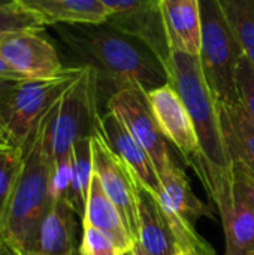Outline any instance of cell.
<instances>
[{
  "instance_id": "cell-28",
  "label": "cell",
  "mask_w": 254,
  "mask_h": 255,
  "mask_svg": "<svg viewBox=\"0 0 254 255\" xmlns=\"http://www.w3.org/2000/svg\"><path fill=\"white\" fill-rule=\"evenodd\" d=\"M18 146L19 145L16 143L15 137L12 136L7 124L4 123L3 117L0 115V151L1 149H10V148H18Z\"/></svg>"
},
{
  "instance_id": "cell-14",
  "label": "cell",
  "mask_w": 254,
  "mask_h": 255,
  "mask_svg": "<svg viewBox=\"0 0 254 255\" xmlns=\"http://www.w3.org/2000/svg\"><path fill=\"white\" fill-rule=\"evenodd\" d=\"M76 214L67 202H52L40 220L27 255H78Z\"/></svg>"
},
{
  "instance_id": "cell-30",
  "label": "cell",
  "mask_w": 254,
  "mask_h": 255,
  "mask_svg": "<svg viewBox=\"0 0 254 255\" xmlns=\"http://www.w3.org/2000/svg\"><path fill=\"white\" fill-rule=\"evenodd\" d=\"M0 79H7V81H22L25 79L22 75H19L16 70H13L1 57H0Z\"/></svg>"
},
{
  "instance_id": "cell-25",
  "label": "cell",
  "mask_w": 254,
  "mask_h": 255,
  "mask_svg": "<svg viewBox=\"0 0 254 255\" xmlns=\"http://www.w3.org/2000/svg\"><path fill=\"white\" fill-rule=\"evenodd\" d=\"M121 251L114 239L97 227L82 223V239L79 255H120Z\"/></svg>"
},
{
  "instance_id": "cell-29",
  "label": "cell",
  "mask_w": 254,
  "mask_h": 255,
  "mask_svg": "<svg viewBox=\"0 0 254 255\" xmlns=\"http://www.w3.org/2000/svg\"><path fill=\"white\" fill-rule=\"evenodd\" d=\"M0 255H25L3 232L0 226Z\"/></svg>"
},
{
  "instance_id": "cell-3",
  "label": "cell",
  "mask_w": 254,
  "mask_h": 255,
  "mask_svg": "<svg viewBox=\"0 0 254 255\" xmlns=\"http://www.w3.org/2000/svg\"><path fill=\"white\" fill-rule=\"evenodd\" d=\"M52 161L45 143V115L22 146V166L6 215L0 224L6 236L27 255L36 229L46 214Z\"/></svg>"
},
{
  "instance_id": "cell-32",
  "label": "cell",
  "mask_w": 254,
  "mask_h": 255,
  "mask_svg": "<svg viewBox=\"0 0 254 255\" xmlns=\"http://www.w3.org/2000/svg\"><path fill=\"white\" fill-rule=\"evenodd\" d=\"M16 0H0V9H16Z\"/></svg>"
},
{
  "instance_id": "cell-24",
  "label": "cell",
  "mask_w": 254,
  "mask_h": 255,
  "mask_svg": "<svg viewBox=\"0 0 254 255\" xmlns=\"http://www.w3.org/2000/svg\"><path fill=\"white\" fill-rule=\"evenodd\" d=\"M22 166V148L0 151V224L6 215Z\"/></svg>"
},
{
  "instance_id": "cell-23",
  "label": "cell",
  "mask_w": 254,
  "mask_h": 255,
  "mask_svg": "<svg viewBox=\"0 0 254 255\" xmlns=\"http://www.w3.org/2000/svg\"><path fill=\"white\" fill-rule=\"evenodd\" d=\"M163 208V206H162ZM172 229L177 251L183 255H216L213 247L196 232L195 224L184 217L163 209Z\"/></svg>"
},
{
  "instance_id": "cell-33",
  "label": "cell",
  "mask_w": 254,
  "mask_h": 255,
  "mask_svg": "<svg viewBox=\"0 0 254 255\" xmlns=\"http://www.w3.org/2000/svg\"><path fill=\"white\" fill-rule=\"evenodd\" d=\"M132 253H133L135 255H153V254H150L148 251H145V250H144L138 242H135V244H133V247H132Z\"/></svg>"
},
{
  "instance_id": "cell-4",
  "label": "cell",
  "mask_w": 254,
  "mask_h": 255,
  "mask_svg": "<svg viewBox=\"0 0 254 255\" xmlns=\"http://www.w3.org/2000/svg\"><path fill=\"white\" fill-rule=\"evenodd\" d=\"M99 115V78L93 67L82 66L45 114V143L51 161L69 155L78 140L91 137Z\"/></svg>"
},
{
  "instance_id": "cell-9",
  "label": "cell",
  "mask_w": 254,
  "mask_h": 255,
  "mask_svg": "<svg viewBox=\"0 0 254 255\" xmlns=\"http://www.w3.org/2000/svg\"><path fill=\"white\" fill-rule=\"evenodd\" d=\"M93 170L97 175L106 196L120 211L123 221L133 238L138 241V182L124 163L108 148L99 131L94 128L91 136Z\"/></svg>"
},
{
  "instance_id": "cell-1",
  "label": "cell",
  "mask_w": 254,
  "mask_h": 255,
  "mask_svg": "<svg viewBox=\"0 0 254 255\" xmlns=\"http://www.w3.org/2000/svg\"><path fill=\"white\" fill-rule=\"evenodd\" d=\"M60 40L82 60L81 66L96 70L99 82L106 81L117 91L127 87L150 93L169 84L168 72L154 51L141 39L109 22L55 24Z\"/></svg>"
},
{
  "instance_id": "cell-35",
  "label": "cell",
  "mask_w": 254,
  "mask_h": 255,
  "mask_svg": "<svg viewBox=\"0 0 254 255\" xmlns=\"http://www.w3.org/2000/svg\"><path fill=\"white\" fill-rule=\"evenodd\" d=\"M172 255H183L181 253H178V251H175V254H172Z\"/></svg>"
},
{
  "instance_id": "cell-12",
  "label": "cell",
  "mask_w": 254,
  "mask_h": 255,
  "mask_svg": "<svg viewBox=\"0 0 254 255\" xmlns=\"http://www.w3.org/2000/svg\"><path fill=\"white\" fill-rule=\"evenodd\" d=\"M147 97L162 133L192 166L199 157V139L181 97L169 84L147 93Z\"/></svg>"
},
{
  "instance_id": "cell-2",
  "label": "cell",
  "mask_w": 254,
  "mask_h": 255,
  "mask_svg": "<svg viewBox=\"0 0 254 255\" xmlns=\"http://www.w3.org/2000/svg\"><path fill=\"white\" fill-rule=\"evenodd\" d=\"M169 85L178 93L193 121L199 139V157L190 166L199 176L208 196L229 169L217 100L207 82L199 55L172 51L168 64Z\"/></svg>"
},
{
  "instance_id": "cell-26",
  "label": "cell",
  "mask_w": 254,
  "mask_h": 255,
  "mask_svg": "<svg viewBox=\"0 0 254 255\" xmlns=\"http://www.w3.org/2000/svg\"><path fill=\"white\" fill-rule=\"evenodd\" d=\"M46 25L33 13L22 10L21 7L16 9H0V34L1 33H12V31H42Z\"/></svg>"
},
{
  "instance_id": "cell-22",
  "label": "cell",
  "mask_w": 254,
  "mask_h": 255,
  "mask_svg": "<svg viewBox=\"0 0 254 255\" xmlns=\"http://www.w3.org/2000/svg\"><path fill=\"white\" fill-rule=\"evenodd\" d=\"M243 51L254 66V0H219Z\"/></svg>"
},
{
  "instance_id": "cell-21",
  "label": "cell",
  "mask_w": 254,
  "mask_h": 255,
  "mask_svg": "<svg viewBox=\"0 0 254 255\" xmlns=\"http://www.w3.org/2000/svg\"><path fill=\"white\" fill-rule=\"evenodd\" d=\"M93 176L91 137L78 140L72 148V188L69 205L79 220L84 218L88 188Z\"/></svg>"
},
{
  "instance_id": "cell-31",
  "label": "cell",
  "mask_w": 254,
  "mask_h": 255,
  "mask_svg": "<svg viewBox=\"0 0 254 255\" xmlns=\"http://www.w3.org/2000/svg\"><path fill=\"white\" fill-rule=\"evenodd\" d=\"M16 81H7V79H0V108H1V102L4 99V96L7 94V91L12 88V85ZM1 115V114H0Z\"/></svg>"
},
{
  "instance_id": "cell-34",
  "label": "cell",
  "mask_w": 254,
  "mask_h": 255,
  "mask_svg": "<svg viewBox=\"0 0 254 255\" xmlns=\"http://www.w3.org/2000/svg\"><path fill=\"white\" fill-rule=\"evenodd\" d=\"M120 255H135L133 253H132V248L130 250H127V251H124V253H121Z\"/></svg>"
},
{
  "instance_id": "cell-7",
  "label": "cell",
  "mask_w": 254,
  "mask_h": 255,
  "mask_svg": "<svg viewBox=\"0 0 254 255\" xmlns=\"http://www.w3.org/2000/svg\"><path fill=\"white\" fill-rule=\"evenodd\" d=\"M81 70L82 66L69 67V70L58 78L22 79L12 85L1 102L0 114L21 148L40 118L75 81Z\"/></svg>"
},
{
  "instance_id": "cell-18",
  "label": "cell",
  "mask_w": 254,
  "mask_h": 255,
  "mask_svg": "<svg viewBox=\"0 0 254 255\" xmlns=\"http://www.w3.org/2000/svg\"><path fill=\"white\" fill-rule=\"evenodd\" d=\"M16 4L45 25L100 24L111 15L100 0H16Z\"/></svg>"
},
{
  "instance_id": "cell-6",
  "label": "cell",
  "mask_w": 254,
  "mask_h": 255,
  "mask_svg": "<svg viewBox=\"0 0 254 255\" xmlns=\"http://www.w3.org/2000/svg\"><path fill=\"white\" fill-rule=\"evenodd\" d=\"M210 199L225 232L223 255H254V179L249 172L231 161Z\"/></svg>"
},
{
  "instance_id": "cell-10",
  "label": "cell",
  "mask_w": 254,
  "mask_h": 255,
  "mask_svg": "<svg viewBox=\"0 0 254 255\" xmlns=\"http://www.w3.org/2000/svg\"><path fill=\"white\" fill-rule=\"evenodd\" d=\"M40 31L24 30L0 34V57L25 79H52L64 75L57 49Z\"/></svg>"
},
{
  "instance_id": "cell-8",
  "label": "cell",
  "mask_w": 254,
  "mask_h": 255,
  "mask_svg": "<svg viewBox=\"0 0 254 255\" xmlns=\"http://www.w3.org/2000/svg\"><path fill=\"white\" fill-rule=\"evenodd\" d=\"M106 105L108 111L118 118L135 140L147 151L159 176L175 166H181L177 157L178 151L162 133L145 91L135 87L117 90L109 96Z\"/></svg>"
},
{
  "instance_id": "cell-13",
  "label": "cell",
  "mask_w": 254,
  "mask_h": 255,
  "mask_svg": "<svg viewBox=\"0 0 254 255\" xmlns=\"http://www.w3.org/2000/svg\"><path fill=\"white\" fill-rule=\"evenodd\" d=\"M96 130L108 145V148L124 163L133 178L147 191L159 197L160 179L157 170L147 151L135 140L112 112L100 114L96 123Z\"/></svg>"
},
{
  "instance_id": "cell-19",
  "label": "cell",
  "mask_w": 254,
  "mask_h": 255,
  "mask_svg": "<svg viewBox=\"0 0 254 255\" xmlns=\"http://www.w3.org/2000/svg\"><path fill=\"white\" fill-rule=\"evenodd\" d=\"M81 221L88 223L97 227L99 230L105 232L106 235H109L121 253L130 250L135 244L133 238L130 236L123 221L120 211L103 191L100 181L97 175L94 173V170H93V176H91V182L88 188L84 218Z\"/></svg>"
},
{
  "instance_id": "cell-27",
  "label": "cell",
  "mask_w": 254,
  "mask_h": 255,
  "mask_svg": "<svg viewBox=\"0 0 254 255\" xmlns=\"http://www.w3.org/2000/svg\"><path fill=\"white\" fill-rule=\"evenodd\" d=\"M237 87L241 105L254 120V66L246 55H243L237 70Z\"/></svg>"
},
{
  "instance_id": "cell-17",
  "label": "cell",
  "mask_w": 254,
  "mask_h": 255,
  "mask_svg": "<svg viewBox=\"0 0 254 255\" xmlns=\"http://www.w3.org/2000/svg\"><path fill=\"white\" fill-rule=\"evenodd\" d=\"M222 134L229 161L240 163L254 179V120L241 103H219Z\"/></svg>"
},
{
  "instance_id": "cell-36",
  "label": "cell",
  "mask_w": 254,
  "mask_h": 255,
  "mask_svg": "<svg viewBox=\"0 0 254 255\" xmlns=\"http://www.w3.org/2000/svg\"><path fill=\"white\" fill-rule=\"evenodd\" d=\"M78 255H79V254H78Z\"/></svg>"
},
{
  "instance_id": "cell-5",
  "label": "cell",
  "mask_w": 254,
  "mask_h": 255,
  "mask_svg": "<svg viewBox=\"0 0 254 255\" xmlns=\"http://www.w3.org/2000/svg\"><path fill=\"white\" fill-rule=\"evenodd\" d=\"M199 60L207 82L219 103H241L237 87V70L244 51L219 0H199Z\"/></svg>"
},
{
  "instance_id": "cell-16",
  "label": "cell",
  "mask_w": 254,
  "mask_h": 255,
  "mask_svg": "<svg viewBox=\"0 0 254 255\" xmlns=\"http://www.w3.org/2000/svg\"><path fill=\"white\" fill-rule=\"evenodd\" d=\"M138 244L153 255L175 254V239L159 199L142 185L136 187Z\"/></svg>"
},
{
  "instance_id": "cell-15",
  "label": "cell",
  "mask_w": 254,
  "mask_h": 255,
  "mask_svg": "<svg viewBox=\"0 0 254 255\" xmlns=\"http://www.w3.org/2000/svg\"><path fill=\"white\" fill-rule=\"evenodd\" d=\"M160 12L171 51H178L189 55H199V0H160Z\"/></svg>"
},
{
  "instance_id": "cell-20",
  "label": "cell",
  "mask_w": 254,
  "mask_h": 255,
  "mask_svg": "<svg viewBox=\"0 0 254 255\" xmlns=\"http://www.w3.org/2000/svg\"><path fill=\"white\" fill-rule=\"evenodd\" d=\"M159 179L160 194L157 199L163 209L184 217L193 224L202 217L214 218L211 208L193 193L190 181L181 166H175L159 176Z\"/></svg>"
},
{
  "instance_id": "cell-11",
  "label": "cell",
  "mask_w": 254,
  "mask_h": 255,
  "mask_svg": "<svg viewBox=\"0 0 254 255\" xmlns=\"http://www.w3.org/2000/svg\"><path fill=\"white\" fill-rule=\"evenodd\" d=\"M111 12L106 22L141 39L159 57L165 69L171 60V48L163 27L160 0H100Z\"/></svg>"
}]
</instances>
